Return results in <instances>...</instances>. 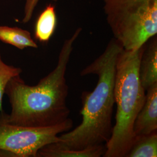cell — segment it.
<instances>
[{"mask_svg": "<svg viewBox=\"0 0 157 157\" xmlns=\"http://www.w3.org/2000/svg\"><path fill=\"white\" fill-rule=\"evenodd\" d=\"M57 26L55 6L51 4L45 7L40 14L34 26V37L40 43H47L54 33Z\"/></svg>", "mask_w": 157, "mask_h": 157, "instance_id": "obj_9", "label": "cell"}, {"mask_svg": "<svg viewBox=\"0 0 157 157\" xmlns=\"http://www.w3.org/2000/svg\"><path fill=\"white\" fill-rule=\"evenodd\" d=\"M0 41L13 45L19 50L28 47L38 48L29 32L17 27L0 26Z\"/></svg>", "mask_w": 157, "mask_h": 157, "instance_id": "obj_10", "label": "cell"}, {"mask_svg": "<svg viewBox=\"0 0 157 157\" xmlns=\"http://www.w3.org/2000/svg\"><path fill=\"white\" fill-rule=\"evenodd\" d=\"M123 50L122 45L113 38L101 56L81 71L82 76H98L94 89L83 91L82 94V108L80 113L82 121L73 130L60 134L59 141L49 146L61 149L81 150L89 146L106 144L113 129L116 65Z\"/></svg>", "mask_w": 157, "mask_h": 157, "instance_id": "obj_2", "label": "cell"}, {"mask_svg": "<svg viewBox=\"0 0 157 157\" xmlns=\"http://www.w3.org/2000/svg\"><path fill=\"white\" fill-rule=\"evenodd\" d=\"M157 132L135 136L126 157H157Z\"/></svg>", "mask_w": 157, "mask_h": 157, "instance_id": "obj_11", "label": "cell"}, {"mask_svg": "<svg viewBox=\"0 0 157 157\" xmlns=\"http://www.w3.org/2000/svg\"><path fill=\"white\" fill-rule=\"evenodd\" d=\"M54 1H56L58 0H54ZM39 0H26V6L25 8V17L23 19V22L26 23L28 22L30 20L31 17H32L34 10L37 6Z\"/></svg>", "mask_w": 157, "mask_h": 157, "instance_id": "obj_13", "label": "cell"}, {"mask_svg": "<svg viewBox=\"0 0 157 157\" xmlns=\"http://www.w3.org/2000/svg\"><path fill=\"white\" fill-rule=\"evenodd\" d=\"M70 118L62 123L45 128H33L8 123L0 112V157H37L44 146L59 141L58 136L69 131Z\"/></svg>", "mask_w": 157, "mask_h": 157, "instance_id": "obj_5", "label": "cell"}, {"mask_svg": "<svg viewBox=\"0 0 157 157\" xmlns=\"http://www.w3.org/2000/svg\"><path fill=\"white\" fill-rule=\"evenodd\" d=\"M144 45L135 50L124 49L118 56L114 86L115 124L104 157H126L133 144L135 119L146 98L139 73Z\"/></svg>", "mask_w": 157, "mask_h": 157, "instance_id": "obj_3", "label": "cell"}, {"mask_svg": "<svg viewBox=\"0 0 157 157\" xmlns=\"http://www.w3.org/2000/svg\"><path fill=\"white\" fill-rule=\"evenodd\" d=\"M82 29L78 28L63 43L56 67L34 86L26 84L21 76L6 84V94L11 112H4L8 123L19 126L45 128L66 121L70 110L67 104L68 86L65 78L74 42Z\"/></svg>", "mask_w": 157, "mask_h": 157, "instance_id": "obj_1", "label": "cell"}, {"mask_svg": "<svg viewBox=\"0 0 157 157\" xmlns=\"http://www.w3.org/2000/svg\"><path fill=\"white\" fill-rule=\"evenodd\" d=\"M139 78L145 91L157 83V36L152 37L148 44L147 43L141 58L139 65Z\"/></svg>", "mask_w": 157, "mask_h": 157, "instance_id": "obj_7", "label": "cell"}, {"mask_svg": "<svg viewBox=\"0 0 157 157\" xmlns=\"http://www.w3.org/2000/svg\"><path fill=\"white\" fill-rule=\"evenodd\" d=\"M113 38L125 50H137L157 34V0H104Z\"/></svg>", "mask_w": 157, "mask_h": 157, "instance_id": "obj_4", "label": "cell"}, {"mask_svg": "<svg viewBox=\"0 0 157 157\" xmlns=\"http://www.w3.org/2000/svg\"><path fill=\"white\" fill-rule=\"evenodd\" d=\"M22 72V69L21 67L10 65L4 62L0 51V112L3 111L2 99L6 84L12 78L21 75Z\"/></svg>", "mask_w": 157, "mask_h": 157, "instance_id": "obj_12", "label": "cell"}, {"mask_svg": "<svg viewBox=\"0 0 157 157\" xmlns=\"http://www.w3.org/2000/svg\"><path fill=\"white\" fill-rule=\"evenodd\" d=\"M133 132L135 136L157 132V83L146 91L144 104L135 119Z\"/></svg>", "mask_w": 157, "mask_h": 157, "instance_id": "obj_6", "label": "cell"}, {"mask_svg": "<svg viewBox=\"0 0 157 157\" xmlns=\"http://www.w3.org/2000/svg\"><path fill=\"white\" fill-rule=\"evenodd\" d=\"M105 151V144L89 146L81 150L56 148L47 144L38 151L37 157H101Z\"/></svg>", "mask_w": 157, "mask_h": 157, "instance_id": "obj_8", "label": "cell"}]
</instances>
